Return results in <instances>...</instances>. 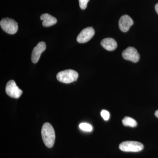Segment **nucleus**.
<instances>
[{
    "mask_svg": "<svg viewBox=\"0 0 158 158\" xmlns=\"http://www.w3.org/2000/svg\"><path fill=\"white\" fill-rule=\"evenodd\" d=\"M79 128L82 131H85L90 132L93 130V127L91 125L86 123H82L79 125Z\"/></svg>",
    "mask_w": 158,
    "mask_h": 158,
    "instance_id": "13",
    "label": "nucleus"
},
{
    "mask_svg": "<svg viewBox=\"0 0 158 158\" xmlns=\"http://www.w3.org/2000/svg\"><path fill=\"white\" fill-rule=\"evenodd\" d=\"M155 10L156 11L157 13L158 14V3L155 6Z\"/></svg>",
    "mask_w": 158,
    "mask_h": 158,
    "instance_id": "16",
    "label": "nucleus"
},
{
    "mask_svg": "<svg viewBox=\"0 0 158 158\" xmlns=\"http://www.w3.org/2000/svg\"><path fill=\"white\" fill-rule=\"evenodd\" d=\"M46 48L45 43L43 41L38 43L34 48L31 55V60L33 63H36L38 62L41 54L45 50Z\"/></svg>",
    "mask_w": 158,
    "mask_h": 158,
    "instance_id": "8",
    "label": "nucleus"
},
{
    "mask_svg": "<svg viewBox=\"0 0 158 158\" xmlns=\"http://www.w3.org/2000/svg\"><path fill=\"white\" fill-rule=\"evenodd\" d=\"M94 31L92 27L85 28L81 31L77 38V40L80 43H85L88 42L93 37Z\"/></svg>",
    "mask_w": 158,
    "mask_h": 158,
    "instance_id": "7",
    "label": "nucleus"
},
{
    "mask_svg": "<svg viewBox=\"0 0 158 158\" xmlns=\"http://www.w3.org/2000/svg\"><path fill=\"white\" fill-rule=\"evenodd\" d=\"M123 124L125 126L130 127H135L137 125V123L135 119L128 116H126L122 120Z\"/></svg>",
    "mask_w": 158,
    "mask_h": 158,
    "instance_id": "12",
    "label": "nucleus"
},
{
    "mask_svg": "<svg viewBox=\"0 0 158 158\" xmlns=\"http://www.w3.org/2000/svg\"><path fill=\"white\" fill-rule=\"evenodd\" d=\"M134 23L133 19L127 15H125L120 17L118 21L119 29L122 32H127Z\"/></svg>",
    "mask_w": 158,
    "mask_h": 158,
    "instance_id": "9",
    "label": "nucleus"
},
{
    "mask_svg": "<svg viewBox=\"0 0 158 158\" xmlns=\"http://www.w3.org/2000/svg\"><path fill=\"white\" fill-rule=\"evenodd\" d=\"M40 19L43 21L42 25L44 27H51L56 24L57 22L56 18L48 13L42 14L40 16Z\"/></svg>",
    "mask_w": 158,
    "mask_h": 158,
    "instance_id": "11",
    "label": "nucleus"
},
{
    "mask_svg": "<svg viewBox=\"0 0 158 158\" xmlns=\"http://www.w3.org/2000/svg\"><path fill=\"white\" fill-rule=\"evenodd\" d=\"M119 149L125 152H138L144 148V145L135 141H126L119 145Z\"/></svg>",
    "mask_w": 158,
    "mask_h": 158,
    "instance_id": "3",
    "label": "nucleus"
},
{
    "mask_svg": "<svg viewBox=\"0 0 158 158\" xmlns=\"http://www.w3.org/2000/svg\"><path fill=\"white\" fill-rule=\"evenodd\" d=\"M101 115L103 118L106 121L108 120L110 118V114L108 111L106 110H102L101 112Z\"/></svg>",
    "mask_w": 158,
    "mask_h": 158,
    "instance_id": "14",
    "label": "nucleus"
},
{
    "mask_svg": "<svg viewBox=\"0 0 158 158\" xmlns=\"http://www.w3.org/2000/svg\"><path fill=\"white\" fill-rule=\"evenodd\" d=\"M101 44L105 49L109 51L115 50L117 47L116 40L112 38H106L103 39L101 42Z\"/></svg>",
    "mask_w": 158,
    "mask_h": 158,
    "instance_id": "10",
    "label": "nucleus"
},
{
    "mask_svg": "<svg viewBox=\"0 0 158 158\" xmlns=\"http://www.w3.org/2000/svg\"><path fill=\"white\" fill-rule=\"evenodd\" d=\"M155 115L157 118H158V110L156 111L155 113Z\"/></svg>",
    "mask_w": 158,
    "mask_h": 158,
    "instance_id": "17",
    "label": "nucleus"
},
{
    "mask_svg": "<svg viewBox=\"0 0 158 158\" xmlns=\"http://www.w3.org/2000/svg\"><path fill=\"white\" fill-rule=\"evenodd\" d=\"M0 26L2 29L8 34H15L18 30V25L14 19L9 18L3 19L0 22Z\"/></svg>",
    "mask_w": 158,
    "mask_h": 158,
    "instance_id": "4",
    "label": "nucleus"
},
{
    "mask_svg": "<svg viewBox=\"0 0 158 158\" xmlns=\"http://www.w3.org/2000/svg\"><path fill=\"white\" fill-rule=\"evenodd\" d=\"M41 136L44 143L47 147L51 148L53 146L56 135L55 130L50 123H46L43 124L41 129Z\"/></svg>",
    "mask_w": 158,
    "mask_h": 158,
    "instance_id": "1",
    "label": "nucleus"
},
{
    "mask_svg": "<svg viewBox=\"0 0 158 158\" xmlns=\"http://www.w3.org/2000/svg\"><path fill=\"white\" fill-rule=\"evenodd\" d=\"M6 91L9 96L15 98H19L23 92V90L19 89L13 80H10L7 83Z\"/></svg>",
    "mask_w": 158,
    "mask_h": 158,
    "instance_id": "5",
    "label": "nucleus"
},
{
    "mask_svg": "<svg viewBox=\"0 0 158 158\" xmlns=\"http://www.w3.org/2000/svg\"><path fill=\"white\" fill-rule=\"evenodd\" d=\"M89 1V0H79V5L81 9L83 10L86 9Z\"/></svg>",
    "mask_w": 158,
    "mask_h": 158,
    "instance_id": "15",
    "label": "nucleus"
},
{
    "mask_svg": "<svg viewBox=\"0 0 158 158\" xmlns=\"http://www.w3.org/2000/svg\"><path fill=\"white\" fill-rule=\"evenodd\" d=\"M78 76V73L76 71L67 69L58 73L56 77L59 81L65 84H69L76 81Z\"/></svg>",
    "mask_w": 158,
    "mask_h": 158,
    "instance_id": "2",
    "label": "nucleus"
},
{
    "mask_svg": "<svg viewBox=\"0 0 158 158\" xmlns=\"http://www.w3.org/2000/svg\"><path fill=\"white\" fill-rule=\"evenodd\" d=\"M122 56L125 60L137 62L140 59V55L135 48L129 47L123 52Z\"/></svg>",
    "mask_w": 158,
    "mask_h": 158,
    "instance_id": "6",
    "label": "nucleus"
}]
</instances>
